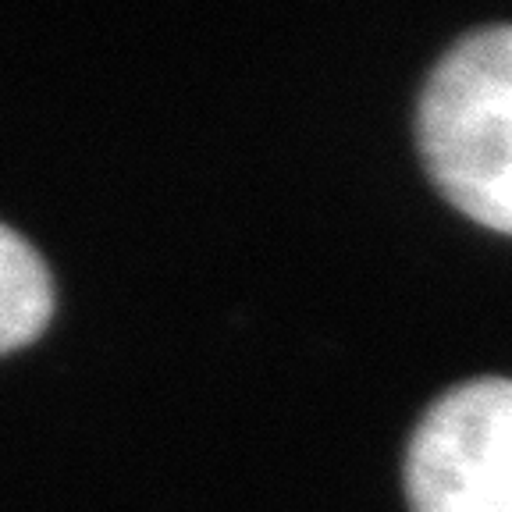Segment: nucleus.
Masks as SVG:
<instances>
[{"instance_id":"nucleus-1","label":"nucleus","mask_w":512,"mask_h":512,"mask_svg":"<svg viewBox=\"0 0 512 512\" xmlns=\"http://www.w3.org/2000/svg\"><path fill=\"white\" fill-rule=\"evenodd\" d=\"M427 171L473 221L512 232V25L466 32L416 114Z\"/></svg>"},{"instance_id":"nucleus-2","label":"nucleus","mask_w":512,"mask_h":512,"mask_svg":"<svg viewBox=\"0 0 512 512\" xmlns=\"http://www.w3.org/2000/svg\"><path fill=\"white\" fill-rule=\"evenodd\" d=\"M413 512H512V377L445 392L406 456Z\"/></svg>"},{"instance_id":"nucleus-3","label":"nucleus","mask_w":512,"mask_h":512,"mask_svg":"<svg viewBox=\"0 0 512 512\" xmlns=\"http://www.w3.org/2000/svg\"><path fill=\"white\" fill-rule=\"evenodd\" d=\"M54 310V281L43 256L0 224V352L32 342Z\"/></svg>"}]
</instances>
